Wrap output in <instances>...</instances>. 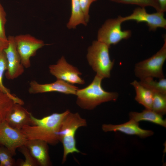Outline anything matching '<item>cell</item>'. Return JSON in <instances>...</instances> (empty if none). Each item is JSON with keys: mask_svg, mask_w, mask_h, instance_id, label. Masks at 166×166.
Here are the masks:
<instances>
[{"mask_svg": "<svg viewBox=\"0 0 166 166\" xmlns=\"http://www.w3.org/2000/svg\"><path fill=\"white\" fill-rule=\"evenodd\" d=\"M69 111L54 113L40 119L31 113V125L24 127L21 131L28 139H38L55 145L59 142L58 132L61 122Z\"/></svg>", "mask_w": 166, "mask_h": 166, "instance_id": "obj_1", "label": "cell"}, {"mask_svg": "<svg viewBox=\"0 0 166 166\" xmlns=\"http://www.w3.org/2000/svg\"><path fill=\"white\" fill-rule=\"evenodd\" d=\"M103 79L96 74L89 85L84 88L78 89L76 95L77 96L76 103L79 107L91 110L102 103L117 100L118 93L104 90L101 86Z\"/></svg>", "mask_w": 166, "mask_h": 166, "instance_id": "obj_2", "label": "cell"}, {"mask_svg": "<svg viewBox=\"0 0 166 166\" xmlns=\"http://www.w3.org/2000/svg\"><path fill=\"white\" fill-rule=\"evenodd\" d=\"M87 125L86 120L77 113H72L69 111L64 117L58 132L59 141L62 143L63 148L62 163L66 161L69 154L80 152L76 147L75 134L78 128Z\"/></svg>", "mask_w": 166, "mask_h": 166, "instance_id": "obj_3", "label": "cell"}, {"mask_svg": "<svg viewBox=\"0 0 166 166\" xmlns=\"http://www.w3.org/2000/svg\"><path fill=\"white\" fill-rule=\"evenodd\" d=\"M110 48L106 44L97 40L93 41L88 49L87 58L89 64L96 74L103 79L110 77L114 64V61L110 59Z\"/></svg>", "mask_w": 166, "mask_h": 166, "instance_id": "obj_4", "label": "cell"}, {"mask_svg": "<svg viewBox=\"0 0 166 166\" xmlns=\"http://www.w3.org/2000/svg\"><path fill=\"white\" fill-rule=\"evenodd\" d=\"M161 48L151 57L136 63L134 67L135 76L140 80L147 77L164 78L163 70L166 59V38Z\"/></svg>", "mask_w": 166, "mask_h": 166, "instance_id": "obj_5", "label": "cell"}, {"mask_svg": "<svg viewBox=\"0 0 166 166\" xmlns=\"http://www.w3.org/2000/svg\"><path fill=\"white\" fill-rule=\"evenodd\" d=\"M120 16L116 19L107 20L98 32L97 40L109 46L116 45L123 39H127L131 36L130 30H122Z\"/></svg>", "mask_w": 166, "mask_h": 166, "instance_id": "obj_6", "label": "cell"}, {"mask_svg": "<svg viewBox=\"0 0 166 166\" xmlns=\"http://www.w3.org/2000/svg\"><path fill=\"white\" fill-rule=\"evenodd\" d=\"M14 38L21 62L24 68H28L31 66L30 58L45 44L42 40L29 34L17 35Z\"/></svg>", "mask_w": 166, "mask_h": 166, "instance_id": "obj_7", "label": "cell"}, {"mask_svg": "<svg viewBox=\"0 0 166 166\" xmlns=\"http://www.w3.org/2000/svg\"><path fill=\"white\" fill-rule=\"evenodd\" d=\"M28 139L21 130L11 127L5 120L0 125V145L6 148L13 156L24 145Z\"/></svg>", "mask_w": 166, "mask_h": 166, "instance_id": "obj_8", "label": "cell"}, {"mask_svg": "<svg viewBox=\"0 0 166 166\" xmlns=\"http://www.w3.org/2000/svg\"><path fill=\"white\" fill-rule=\"evenodd\" d=\"M120 18L122 22L132 20L136 21L137 23L145 22L150 31H155L159 27L166 28V20L164 12L159 11L148 14L144 7L136 8L131 15L125 17L120 16Z\"/></svg>", "mask_w": 166, "mask_h": 166, "instance_id": "obj_9", "label": "cell"}, {"mask_svg": "<svg viewBox=\"0 0 166 166\" xmlns=\"http://www.w3.org/2000/svg\"><path fill=\"white\" fill-rule=\"evenodd\" d=\"M49 69L50 73L57 79L71 84L85 83L84 80L80 77L81 73L77 68L68 63L64 56L56 64L49 65Z\"/></svg>", "mask_w": 166, "mask_h": 166, "instance_id": "obj_10", "label": "cell"}, {"mask_svg": "<svg viewBox=\"0 0 166 166\" xmlns=\"http://www.w3.org/2000/svg\"><path fill=\"white\" fill-rule=\"evenodd\" d=\"M14 37L10 36L7 47L4 49L7 61V69L5 75L10 80L16 78L21 75L24 71L20 55L18 51L14 41Z\"/></svg>", "mask_w": 166, "mask_h": 166, "instance_id": "obj_11", "label": "cell"}, {"mask_svg": "<svg viewBox=\"0 0 166 166\" xmlns=\"http://www.w3.org/2000/svg\"><path fill=\"white\" fill-rule=\"evenodd\" d=\"M78 88L61 80L49 84H41L35 81L30 83L28 89L30 94H36L50 92H58L66 94L76 95Z\"/></svg>", "mask_w": 166, "mask_h": 166, "instance_id": "obj_12", "label": "cell"}, {"mask_svg": "<svg viewBox=\"0 0 166 166\" xmlns=\"http://www.w3.org/2000/svg\"><path fill=\"white\" fill-rule=\"evenodd\" d=\"M18 103H14L7 113L5 121L12 128L21 130L24 126L31 125L30 114Z\"/></svg>", "mask_w": 166, "mask_h": 166, "instance_id": "obj_13", "label": "cell"}, {"mask_svg": "<svg viewBox=\"0 0 166 166\" xmlns=\"http://www.w3.org/2000/svg\"><path fill=\"white\" fill-rule=\"evenodd\" d=\"M102 128L105 132L120 131L128 135H136L141 138L151 136L154 133L151 130L142 129L139 127L138 122L131 119L127 122L120 124H104Z\"/></svg>", "mask_w": 166, "mask_h": 166, "instance_id": "obj_14", "label": "cell"}, {"mask_svg": "<svg viewBox=\"0 0 166 166\" xmlns=\"http://www.w3.org/2000/svg\"><path fill=\"white\" fill-rule=\"evenodd\" d=\"M48 144L38 139H28L25 145L39 165L49 166L51 165L49 154Z\"/></svg>", "mask_w": 166, "mask_h": 166, "instance_id": "obj_15", "label": "cell"}, {"mask_svg": "<svg viewBox=\"0 0 166 166\" xmlns=\"http://www.w3.org/2000/svg\"><path fill=\"white\" fill-rule=\"evenodd\" d=\"M130 119L138 122L147 121L166 127V121L162 116L155 112L152 109H146L141 112H131L129 113Z\"/></svg>", "mask_w": 166, "mask_h": 166, "instance_id": "obj_16", "label": "cell"}, {"mask_svg": "<svg viewBox=\"0 0 166 166\" xmlns=\"http://www.w3.org/2000/svg\"><path fill=\"white\" fill-rule=\"evenodd\" d=\"M136 92L135 100L146 109H152L153 93L135 80L130 83Z\"/></svg>", "mask_w": 166, "mask_h": 166, "instance_id": "obj_17", "label": "cell"}, {"mask_svg": "<svg viewBox=\"0 0 166 166\" xmlns=\"http://www.w3.org/2000/svg\"><path fill=\"white\" fill-rule=\"evenodd\" d=\"M71 14L69 22L67 24L69 29L75 28L77 25L82 24L86 26L84 14L80 5L79 0H71Z\"/></svg>", "mask_w": 166, "mask_h": 166, "instance_id": "obj_18", "label": "cell"}, {"mask_svg": "<svg viewBox=\"0 0 166 166\" xmlns=\"http://www.w3.org/2000/svg\"><path fill=\"white\" fill-rule=\"evenodd\" d=\"M139 83L153 93L166 94V79L165 78L155 80L152 77H147L140 80Z\"/></svg>", "mask_w": 166, "mask_h": 166, "instance_id": "obj_19", "label": "cell"}, {"mask_svg": "<svg viewBox=\"0 0 166 166\" xmlns=\"http://www.w3.org/2000/svg\"><path fill=\"white\" fill-rule=\"evenodd\" d=\"M7 61L6 54L3 51L0 52V90L7 94L13 100L14 103L24 104L23 101L19 98L12 94L9 90L4 85L2 81L4 73L7 69Z\"/></svg>", "mask_w": 166, "mask_h": 166, "instance_id": "obj_20", "label": "cell"}, {"mask_svg": "<svg viewBox=\"0 0 166 166\" xmlns=\"http://www.w3.org/2000/svg\"><path fill=\"white\" fill-rule=\"evenodd\" d=\"M152 109L162 116L166 113V94L153 93Z\"/></svg>", "mask_w": 166, "mask_h": 166, "instance_id": "obj_21", "label": "cell"}, {"mask_svg": "<svg viewBox=\"0 0 166 166\" xmlns=\"http://www.w3.org/2000/svg\"><path fill=\"white\" fill-rule=\"evenodd\" d=\"M14 103L6 93L0 90V125L5 120L6 115Z\"/></svg>", "mask_w": 166, "mask_h": 166, "instance_id": "obj_22", "label": "cell"}, {"mask_svg": "<svg viewBox=\"0 0 166 166\" xmlns=\"http://www.w3.org/2000/svg\"><path fill=\"white\" fill-rule=\"evenodd\" d=\"M117 3L124 4L136 5L142 7L151 6L156 12L160 11L157 0H109Z\"/></svg>", "mask_w": 166, "mask_h": 166, "instance_id": "obj_23", "label": "cell"}, {"mask_svg": "<svg viewBox=\"0 0 166 166\" xmlns=\"http://www.w3.org/2000/svg\"><path fill=\"white\" fill-rule=\"evenodd\" d=\"M19 151L25 157L24 160H20L18 165L20 166H36L39 165L36 160L33 157L28 149L24 145L18 148Z\"/></svg>", "mask_w": 166, "mask_h": 166, "instance_id": "obj_24", "label": "cell"}, {"mask_svg": "<svg viewBox=\"0 0 166 166\" xmlns=\"http://www.w3.org/2000/svg\"><path fill=\"white\" fill-rule=\"evenodd\" d=\"M6 13L0 3V38L7 39L5 32V26L6 20Z\"/></svg>", "mask_w": 166, "mask_h": 166, "instance_id": "obj_25", "label": "cell"}, {"mask_svg": "<svg viewBox=\"0 0 166 166\" xmlns=\"http://www.w3.org/2000/svg\"><path fill=\"white\" fill-rule=\"evenodd\" d=\"M97 0H79L81 7L85 16V20L87 23L89 21V10L92 3Z\"/></svg>", "mask_w": 166, "mask_h": 166, "instance_id": "obj_26", "label": "cell"}, {"mask_svg": "<svg viewBox=\"0 0 166 166\" xmlns=\"http://www.w3.org/2000/svg\"><path fill=\"white\" fill-rule=\"evenodd\" d=\"M8 39H4L0 38V52L6 48L8 45Z\"/></svg>", "mask_w": 166, "mask_h": 166, "instance_id": "obj_27", "label": "cell"}, {"mask_svg": "<svg viewBox=\"0 0 166 166\" xmlns=\"http://www.w3.org/2000/svg\"><path fill=\"white\" fill-rule=\"evenodd\" d=\"M160 11L164 13L166 11V0H157Z\"/></svg>", "mask_w": 166, "mask_h": 166, "instance_id": "obj_28", "label": "cell"}]
</instances>
